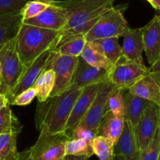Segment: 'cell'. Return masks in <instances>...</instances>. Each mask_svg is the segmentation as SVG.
I'll return each mask as SVG.
<instances>
[{"mask_svg": "<svg viewBox=\"0 0 160 160\" xmlns=\"http://www.w3.org/2000/svg\"><path fill=\"white\" fill-rule=\"evenodd\" d=\"M83 88L71 86L59 95L49 97L38 103L35 111V125L39 132L48 133L65 132V127L72 109Z\"/></svg>", "mask_w": 160, "mask_h": 160, "instance_id": "obj_1", "label": "cell"}, {"mask_svg": "<svg viewBox=\"0 0 160 160\" xmlns=\"http://www.w3.org/2000/svg\"><path fill=\"white\" fill-rule=\"evenodd\" d=\"M61 31H53L22 23L15 38L16 46L24 67L42 53L54 49L59 42Z\"/></svg>", "mask_w": 160, "mask_h": 160, "instance_id": "obj_2", "label": "cell"}, {"mask_svg": "<svg viewBox=\"0 0 160 160\" xmlns=\"http://www.w3.org/2000/svg\"><path fill=\"white\" fill-rule=\"evenodd\" d=\"M115 0H67L54 1V4L65 9L68 21L63 30L70 29L92 20L113 6Z\"/></svg>", "mask_w": 160, "mask_h": 160, "instance_id": "obj_3", "label": "cell"}, {"mask_svg": "<svg viewBox=\"0 0 160 160\" xmlns=\"http://www.w3.org/2000/svg\"><path fill=\"white\" fill-rule=\"evenodd\" d=\"M125 9L124 6H112L105 12L85 35L86 41L123 36L129 28L123 13Z\"/></svg>", "mask_w": 160, "mask_h": 160, "instance_id": "obj_4", "label": "cell"}, {"mask_svg": "<svg viewBox=\"0 0 160 160\" xmlns=\"http://www.w3.org/2000/svg\"><path fill=\"white\" fill-rule=\"evenodd\" d=\"M24 68L17 52L15 39L0 45V82L6 95L17 85Z\"/></svg>", "mask_w": 160, "mask_h": 160, "instance_id": "obj_5", "label": "cell"}, {"mask_svg": "<svg viewBox=\"0 0 160 160\" xmlns=\"http://www.w3.org/2000/svg\"><path fill=\"white\" fill-rule=\"evenodd\" d=\"M71 139L66 132L48 133L41 131L37 141L29 148L31 160H62L65 145Z\"/></svg>", "mask_w": 160, "mask_h": 160, "instance_id": "obj_6", "label": "cell"}, {"mask_svg": "<svg viewBox=\"0 0 160 160\" xmlns=\"http://www.w3.org/2000/svg\"><path fill=\"white\" fill-rule=\"evenodd\" d=\"M78 56L62 55L52 51L46 69L55 73V86L50 97L59 95L72 86V79L78 64Z\"/></svg>", "mask_w": 160, "mask_h": 160, "instance_id": "obj_7", "label": "cell"}, {"mask_svg": "<svg viewBox=\"0 0 160 160\" xmlns=\"http://www.w3.org/2000/svg\"><path fill=\"white\" fill-rule=\"evenodd\" d=\"M148 73L145 64L133 62L122 55L109 72V81L117 89L127 90Z\"/></svg>", "mask_w": 160, "mask_h": 160, "instance_id": "obj_8", "label": "cell"}, {"mask_svg": "<svg viewBox=\"0 0 160 160\" xmlns=\"http://www.w3.org/2000/svg\"><path fill=\"white\" fill-rule=\"evenodd\" d=\"M159 125L160 108L159 105L152 103L145 110L137 125L133 128L140 152L149 145Z\"/></svg>", "mask_w": 160, "mask_h": 160, "instance_id": "obj_9", "label": "cell"}, {"mask_svg": "<svg viewBox=\"0 0 160 160\" xmlns=\"http://www.w3.org/2000/svg\"><path fill=\"white\" fill-rule=\"evenodd\" d=\"M115 89L117 88L109 81L102 83L88 111L78 125L87 127L97 133L98 125L106 112L108 99Z\"/></svg>", "mask_w": 160, "mask_h": 160, "instance_id": "obj_10", "label": "cell"}, {"mask_svg": "<svg viewBox=\"0 0 160 160\" xmlns=\"http://www.w3.org/2000/svg\"><path fill=\"white\" fill-rule=\"evenodd\" d=\"M52 51V49L46 50L25 67L17 85L6 95L9 101V104L19 93L34 86V83L41 74L46 69L48 58L51 55Z\"/></svg>", "mask_w": 160, "mask_h": 160, "instance_id": "obj_11", "label": "cell"}, {"mask_svg": "<svg viewBox=\"0 0 160 160\" xmlns=\"http://www.w3.org/2000/svg\"><path fill=\"white\" fill-rule=\"evenodd\" d=\"M68 21L63 8L56 4L49 5L44 11L33 18L23 20V24L46 28L53 31H62Z\"/></svg>", "mask_w": 160, "mask_h": 160, "instance_id": "obj_12", "label": "cell"}, {"mask_svg": "<svg viewBox=\"0 0 160 160\" xmlns=\"http://www.w3.org/2000/svg\"><path fill=\"white\" fill-rule=\"evenodd\" d=\"M101 84L102 83L91 85L83 88L82 91L75 101L71 114L66 125L65 132L68 135H71L73 129L80 123L81 119L88 111Z\"/></svg>", "mask_w": 160, "mask_h": 160, "instance_id": "obj_13", "label": "cell"}, {"mask_svg": "<svg viewBox=\"0 0 160 160\" xmlns=\"http://www.w3.org/2000/svg\"><path fill=\"white\" fill-rule=\"evenodd\" d=\"M107 81H109V72L107 71L92 66L81 56H78V64L72 79V86L84 88Z\"/></svg>", "mask_w": 160, "mask_h": 160, "instance_id": "obj_14", "label": "cell"}, {"mask_svg": "<svg viewBox=\"0 0 160 160\" xmlns=\"http://www.w3.org/2000/svg\"><path fill=\"white\" fill-rule=\"evenodd\" d=\"M144 51L150 65L160 56V13L156 14L145 26L141 28Z\"/></svg>", "mask_w": 160, "mask_h": 160, "instance_id": "obj_15", "label": "cell"}, {"mask_svg": "<svg viewBox=\"0 0 160 160\" xmlns=\"http://www.w3.org/2000/svg\"><path fill=\"white\" fill-rule=\"evenodd\" d=\"M122 53L125 58L139 64H145L142 53L144 42L141 28H128L123 34Z\"/></svg>", "mask_w": 160, "mask_h": 160, "instance_id": "obj_16", "label": "cell"}, {"mask_svg": "<svg viewBox=\"0 0 160 160\" xmlns=\"http://www.w3.org/2000/svg\"><path fill=\"white\" fill-rule=\"evenodd\" d=\"M113 155H120L124 160H140V150L136 142L133 127L126 119L123 132L113 147Z\"/></svg>", "mask_w": 160, "mask_h": 160, "instance_id": "obj_17", "label": "cell"}, {"mask_svg": "<svg viewBox=\"0 0 160 160\" xmlns=\"http://www.w3.org/2000/svg\"><path fill=\"white\" fill-rule=\"evenodd\" d=\"M130 93L160 106V83L148 73L128 89Z\"/></svg>", "mask_w": 160, "mask_h": 160, "instance_id": "obj_18", "label": "cell"}, {"mask_svg": "<svg viewBox=\"0 0 160 160\" xmlns=\"http://www.w3.org/2000/svg\"><path fill=\"white\" fill-rule=\"evenodd\" d=\"M125 118L106 111L97 130V135L108 138L113 145L117 144L124 128Z\"/></svg>", "mask_w": 160, "mask_h": 160, "instance_id": "obj_19", "label": "cell"}, {"mask_svg": "<svg viewBox=\"0 0 160 160\" xmlns=\"http://www.w3.org/2000/svg\"><path fill=\"white\" fill-rule=\"evenodd\" d=\"M124 99L126 104L125 119L129 121L134 128L137 125L145 110L152 102L138 97L130 93L128 89L124 91Z\"/></svg>", "mask_w": 160, "mask_h": 160, "instance_id": "obj_20", "label": "cell"}, {"mask_svg": "<svg viewBox=\"0 0 160 160\" xmlns=\"http://www.w3.org/2000/svg\"><path fill=\"white\" fill-rule=\"evenodd\" d=\"M23 23L21 12L0 15V45L12 40Z\"/></svg>", "mask_w": 160, "mask_h": 160, "instance_id": "obj_21", "label": "cell"}, {"mask_svg": "<svg viewBox=\"0 0 160 160\" xmlns=\"http://www.w3.org/2000/svg\"><path fill=\"white\" fill-rule=\"evenodd\" d=\"M80 56L88 64L95 67L105 69L108 72L113 67V64L92 42H86Z\"/></svg>", "mask_w": 160, "mask_h": 160, "instance_id": "obj_22", "label": "cell"}, {"mask_svg": "<svg viewBox=\"0 0 160 160\" xmlns=\"http://www.w3.org/2000/svg\"><path fill=\"white\" fill-rule=\"evenodd\" d=\"M55 86V73L52 69H45L34 84L36 97L39 102L46 100L51 95Z\"/></svg>", "mask_w": 160, "mask_h": 160, "instance_id": "obj_23", "label": "cell"}, {"mask_svg": "<svg viewBox=\"0 0 160 160\" xmlns=\"http://www.w3.org/2000/svg\"><path fill=\"white\" fill-rule=\"evenodd\" d=\"M23 125L7 105L0 110V135L4 133L17 134L21 132Z\"/></svg>", "mask_w": 160, "mask_h": 160, "instance_id": "obj_24", "label": "cell"}, {"mask_svg": "<svg viewBox=\"0 0 160 160\" xmlns=\"http://www.w3.org/2000/svg\"><path fill=\"white\" fill-rule=\"evenodd\" d=\"M112 63L115 64L123 55L122 47L119 43V37L106 38L92 41Z\"/></svg>", "mask_w": 160, "mask_h": 160, "instance_id": "obj_25", "label": "cell"}, {"mask_svg": "<svg viewBox=\"0 0 160 160\" xmlns=\"http://www.w3.org/2000/svg\"><path fill=\"white\" fill-rule=\"evenodd\" d=\"M17 136L14 133L0 135V160H17Z\"/></svg>", "mask_w": 160, "mask_h": 160, "instance_id": "obj_26", "label": "cell"}, {"mask_svg": "<svg viewBox=\"0 0 160 160\" xmlns=\"http://www.w3.org/2000/svg\"><path fill=\"white\" fill-rule=\"evenodd\" d=\"M86 42L87 41L84 36H77L56 46L52 51L67 56H80Z\"/></svg>", "mask_w": 160, "mask_h": 160, "instance_id": "obj_27", "label": "cell"}, {"mask_svg": "<svg viewBox=\"0 0 160 160\" xmlns=\"http://www.w3.org/2000/svg\"><path fill=\"white\" fill-rule=\"evenodd\" d=\"M113 147L110 140L99 135H97L92 143L94 155L99 160H113Z\"/></svg>", "mask_w": 160, "mask_h": 160, "instance_id": "obj_28", "label": "cell"}, {"mask_svg": "<svg viewBox=\"0 0 160 160\" xmlns=\"http://www.w3.org/2000/svg\"><path fill=\"white\" fill-rule=\"evenodd\" d=\"M66 155H84L88 158L94 155L92 144L82 139H70L65 145Z\"/></svg>", "mask_w": 160, "mask_h": 160, "instance_id": "obj_29", "label": "cell"}, {"mask_svg": "<svg viewBox=\"0 0 160 160\" xmlns=\"http://www.w3.org/2000/svg\"><path fill=\"white\" fill-rule=\"evenodd\" d=\"M123 89H115L109 96L106 105V111H110L114 115L125 118L126 104H125Z\"/></svg>", "mask_w": 160, "mask_h": 160, "instance_id": "obj_30", "label": "cell"}, {"mask_svg": "<svg viewBox=\"0 0 160 160\" xmlns=\"http://www.w3.org/2000/svg\"><path fill=\"white\" fill-rule=\"evenodd\" d=\"M160 152V125L149 145L140 152V160H158Z\"/></svg>", "mask_w": 160, "mask_h": 160, "instance_id": "obj_31", "label": "cell"}, {"mask_svg": "<svg viewBox=\"0 0 160 160\" xmlns=\"http://www.w3.org/2000/svg\"><path fill=\"white\" fill-rule=\"evenodd\" d=\"M49 5L45 4V3H39L37 1H29L25 4L23 8L21 10L22 16H23V20H28V19L33 18L38 15L39 13L45 10Z\"/></svg>", "mask_w": 160, "mask_h": 160, "instance_id": "obj_32", "label": "cell"}, {"mask_svg": "<svg viewBox=\"0 0 160 160\" xmlns=\"http://www.w3.org/2000/svg\"><path fill=\"white\" fill-rule=\"evenodd\" d=\"M29 0H0V15L21 12Z\"/></svg>", "mask_w": 160, "mask_h": 160, "instance_id": "obj_33", "label": "cell"}, {"mask_svg": "<svg viewBox=\"0 0 160 160\" xmlns=\"http://www.w3.org/2000/svg\"><path fill=\"white\" fill-rule=\"evenodd\" d=\"M97 133L81 125H78L72 132L71 139H82L92 144L94 139L96 137Z\"/></svg>", "mask_w": 160, "mask_h": 160, "instance_id": "obj_34", "label": "cell"}, {"mask_svg": "<svg viewBox=\"0 0 160 160\" xmlns=\"http://www.w3.org/2000/svg\"><path fill=\"white\" fill-rule=\"evenodd\" d=\"M36 94H37V92H36L35 88L32 86L19 93L12 100L10 104L17 105V106H26L31 103V101L36 97Z\"/></svg>", "mask_w": 160, "mask_h": 160, "instance_id": "obj_35", "label": "cell"}, {"mask_svg": "<svg viewBox=\"0 0 160 160\" xmlns=\"http://www.w3.org/2000/svg\"><path fill=\"white\" fill-rule=\"evenodd\" d=\"M148 73L151 74L160 83V56L156 62L153 63L150 65V67H148Z\"/></svg>", "mask_w": 160, "mask_h": 160, "instance_id": "obj_36", "label": "cell"}, {"mask_svg": "<svg viewBox=\"0 0 160 160\" xmlns=\"http://www.w3.org/2000/svg\"><path fill=\"white\" fill-rule=\"evenodd\" d=\"M62 160H88V158L84 155H66Z\"/></svg>", "mask_w": 160, "mask_h": 160, "instance_id": "obj_37", "label": "cell"}, {"mask_svg": "<svg viewBox=\"0 0 160 160\" xmlns=\"http://www.w3.org/2000/svg\"><path fill=\"white\" fill-rule=\"evenodd\" d=\"M17 160H31V157H30L29 148L26 149L21 152H19Z\"/></svg>", "mask_w": 160, "mask_h": 160, "instance_id": "obj_38", "label": "cell"}, {"mask_svg": "<svg viewBox=\"0 0 160 160\" xmlns=\"http://www.w3.org/2000/svg\"><path fill=\"white\" fill-rule=\"evenodd\" d=\"M7 105H9V101L8 100L7 97L5 93H0V110L2 109Z\"/></svg>", "mask_w": 160, "mask_h": 160, "instance_id": "obj_39", "label": "cell"}, {"mask_svg": "<svg viewBox=\"0 0 160 160\" xmlns=\"http://www.w3.org/2000/svg\"><path fill=\"white\" fill-rule=\"evenodd\" d=\"M151 5L156 9L160 10V0H152Z\"/></svg>", "mask_w": 160, "mask_h": 160, "instance_id": "obj_40", "label": "cell"}, {"mask_svg": "<svg viewBox=\"0 0 160 160\" xmlns=\"http://www.w3.org/2000/svg\"><path fill=\"white\" fill-rule=\"evenodd\" d=\"M34 1L39 2V3H45V4H47V5H52V4H53V3H54L55 0H34Z\"/></svg>", "mask_w": 160, "mask_h": 160, "instance_id": "obj_41", "label": "cell"}, {"mask_svg": "<svg viewBox=\"0 0 160 160\" xmlns=\"http://www.w3.org/2000/svg\"><path fill=\"white\" fill-rule=\"evenodd\" d=\"M113 160H124V159H123V157L120 156V155H114Z\"/></svg>", "mask_w": 160, "mask_h": 160, "instance_id": "obj_42", "label": "cell"}, {"mask_svg": "<svg viewBox=\"0 0 160 160\" xmlns=\"http://www.w3.org/2000/svg\"><path fill=\"white\" fill-rule=\"evenodd\" d=\"M0 93H4V89H3L2 86L1 82H0Z\"/></svg>", "mask_w": 160, "mask_h": 160, "instance_id": "obj_43", "label": "cell"}, {"mask_svg": "<svg viewBox=\"0 0 160 160\" xmlns=\"http://www.w3.org/2000/svg\"><path fill=\"white\" fill-rule=\"evenodd\" d=\"M147 1H148V3H152V0H147Z\"/></svg>", "mask_w": 160, "mask_h": 160, "instance_id": "obj_44", "label": "cell"}, {"mask_svg": "<svg viewBox=\"0 0 160 160\" xmlns=\"http://www.w3.org/2000/svg\"><path fill=\"white\" fill-rule=\"evenodd\" d=\"M158 160H160V152H159V158H158Z\"/></svg>", "mask_w": 160, "mask_h": 160, "instance_id": "obj_45", "label": "cell"}, {"mask_svg": "<svg viewBox=\"0 0 160 160\" xmlns=\"http://www.w3.org/2000/svg\"><path fill=\"white\" fill-rule=\"evenodd\" d=\"M159 108H160V106H159Z\"/></svg>", "mask_w": 160, "mask_h": 160, "instance_id": "obj_46", "label": "cell"}]
</instances>
